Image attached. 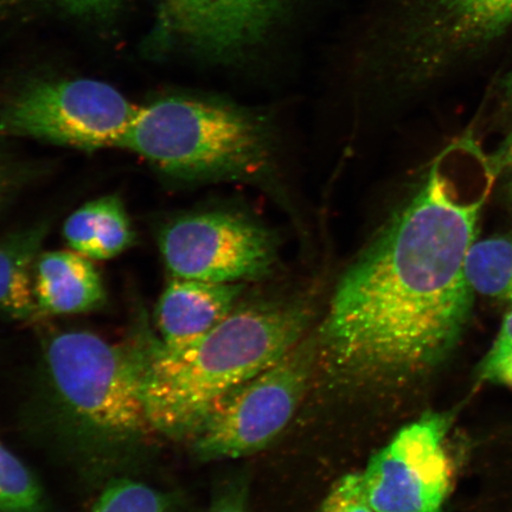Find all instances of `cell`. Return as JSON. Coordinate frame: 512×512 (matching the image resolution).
Masks as SVG:
<instances>
[{"instance_id":"cell-13","label":"cell","mask_w":512,"mask_h":512,"mask_svg":"<svg viewBox=\"0 0 512 512\" xmlns=\"http://www.w3.org/2000/svg\"><path fill=\"white\" fill-rule=\"evenodd\" d=\"M63 234L72 251L91 260L114 258L134 241L124 203L114 195L98 198L76 210L64 223Z\"/></svg>"},{"instance_id":"cell-22","label":"cell","mask_w":512,"mask_h":512,"mask_svg":"<svg viewBox=\"0 0 512 512\" xmlns=\"http://www.w3.org/2000/svg\"><path fill=\"white\" fill-rule=\"evenodd\" d=\"M209 512H249L245 501L238 494H227L213 504Z\"/></svg>"},{"instance_id":"cell-9","label":"cell","mask_w":512,"mask_h":512,"mask_svg":"<svg viewBox=\"0 0 512 512\" xmlns=\"http://www.w3.org/2000/svg\"><path fill=\"white\" fill-rule=\"evenodd\" d=\"M512 25V0H411L396 38L399 74L419 79L475 53Z\"/></svg>"},{"instance_id":"cell-8","label":"cell","mask_w":512,"mask_h":512,"mask_svg":"<svg viewBox=\"0 0 512 512\" xmlns=\"http://www.w3.org/2000/svg\"><path fill=\"white\" fill-rule=\"evenodd\" d=\"M450 416L427 413L377 452L361 473L376 512H440L452 484L445 448Z\"/></svg>"},{"instance_id":"cell-5","label":"cell","mask_w":512,"mask_h":512,"mask_svg":"<svg viewBox=\"0 0 512 512\" xmlns=\"http://www.w3.org/2000/svg\"><path fill=\"white\" fill-rule=\"evenodd\" d=\"M139 108L105 82H36L0 105V136L86 151L123 147Z\"/></svg>"},{"instance_id":"cell-1","label":"cell","mask_w":512,"mask_h":512,"mask_svg":"<svg viewBox=\"0 0 512 512\" xmlns=\"http://www.w3.org/2000/svg\"><path fill=\"white\" fill-rule=\"evenodd\" d=\"M496 176L471 139L435 160L337 284L315 336L318 361L332 375L361 386L400 384L454 348L473 303L467 254Z\"/></svg>"},{"instance_id":"cell-2","label":"cell","mask_w":512,"mask_h":512,"mask_svg":"<svg viewBox=\"0 0 512 512\" xmlns=\"http://www.w3.org/2000/svg\"><path fill=\"white\" fill-rule=\"evenodd\" d=\"M309 312L296 303L235 307L202 337L179 351L146 331L144 402L153 432L192 438L220 403L302 341Z\"/></svg>"},{"instance_id":"cell-4","label":"cell","mask_w":512,"mask_h":512,"mask_svg":"<svg viewBox=\"0 0 512 512\" xmlns=\"http://www.w3.org/2000/svg\"><path fill=\"white\" fill-rule=\"evenodd\" d=\"M146 330L114 344L88 331L61 332L46 348L57 402L83 432L110 443L153 432L144 402Z\"/></svg>"},{"instance_id":"cell-21","label":"cell","mask_w":512,"mask_h":512,"mask_svg":"<svg viewBox=\"0 0 512 512\" xmlns=\"http://www.w3.org/2000/svg\"><path fill=\"white\" fill-rule=\"evenodd\" d=\"M490 160L496 175L512 169V131L504 139V142L499 145L495 155Z\"/></svg>"},{"instance_id":"cell-18","label":"cell","mask_w":512,"mask_h":512,"mask_svg":"<svg viewBox=\"0 0 512 512\" xmlns=\"http://www.w3.org/2000/svg\"><path fill=\"white\" fill-rule=\"evenodd\" d=\"M477 379L512 389V309L505 316L488 354L480 362Z\"/></svg>"},{"instance_id":"cell-7","label":"cell","mask_w":512,"mask_h":512,"mask_svg":"<svg viewBox=\"0 0 512 512\" xmlns=\"http://www.w3.org/2000/svg\"><path fill=\"white\" fill-rule=\"evenodd\" d=\"M159 247L172 277L245 284L266 277L278 259L275 236L233 211H203L172 221Z\"/></svg>"},{"instance_id":"cell-11","label":"cell","mask_w":512,"mask_h":512,"mask_svg":"<svg viewBox=\"0 0 512 512\" xmlns=\"http://www.w3.org/2000/svg\"><path fill=\"white\" fill-rule=\"evenodd\" d=\"M243 290L245 284L172 277L156 309L164 348L179 351L200 341L234 311Z\"/></svg>"},{"instance_id":"cell-15","label":"cell","mask_w":512,"mask_h":512,"mask_svg":"<svg viewBox=\"0 0 512 512\" xmlns=\"http://www.w3.org/2000/svg\"><path fill=\"white\" fill-rule=\"evenodd\" d=\"M465 267L473 292L512 304V236L476 241Z\"/></svg>"},{"instance_id":"cell-12","label":"cell","mask_w":512,"mask_h":512,"mask_svg":"<svg viewBox=\"0 0 512 512\" xmlns=\"http://www.w3.org/2000/svg\"><path fill=\"white\" fill-rule=\"evenodd\" d=\"M34 292L40 316L79 315L105 304L104 283L91 259L74 251L41 253Z\"/></svg>"},{"instance_id":"cell-19","label":"cell","mask_w":512,"mask_h":512,"mask_svg":"<svg viewBox=\"0 0 512 512\" xmlns=\"http://www.w3.org/2000/svg\"><path fill=\"white\" fill-rule=\"evenodd\" d=\"M319 512H376L364 491L361 473H350L339 479Z\"/></svg>"},{"instance_id":"cell-20","label":"cell","mask_w":512,"mask_h":512,"mask_svg":"<svg viewBox=\"0 0 512 512\" xmlns=\"http://www.w3.org/2000/svg\"><path fill=\"white\" fill-rule=\"evenodd\" d=\"M31 2L55 6L76 15H95L113 9L119 0H31Z\"/></svg>"},{"instance_id":"cell-16","label":"cell","mask_w":512,"mask_h":512,"mask_svg":"<svg viewBox=\"0 0 512 512\" xmlns=\"http://www.w3.org/2000/svg\"><path fill=\"white\" fill-rule=\"evenodd\" d=\"M41 485L27 466L0 443V512H43Z\"/></svg>"},{"instance_id":"cell-3","label":"cell","mask_w":512,"mask_h":512,"mask_svg":"<svg viewBox=\"0 0 512 512\" xmlns=\"http://www.w3.org/2000/svg\"><path fill=\"white\" fill-rule=\"evenodd\" d=\"M123 149L184 181H266L275 165L267 118L227 102L183 96L140 107Z\"/></svg>"},{"instance_id":"cell-24","label":"cell","mask_w":512,"mask_h":512,"mask_svg":"<svg viewBox=\"0 0 512 512\" xmlns=\"http://www.w3.org/2000/svg\"><path fill=\"white\" fill-rule=\"evenodd\" d=\"M505 88L510 96H512V72L508 76L507 82H505Z\"/></svg>"},{"instance_id":"cell-14","label":"cell","mask_w":512,"mask_h":512,"mask_svg":"<svg viewBox=\"0 0 512 512\" xmlns=\"http://www.w3.org/2000/svg\"><path fill=\"white\" fill-rule=\"evenodd\" d=\"M46 223L18 230L0 241V313L19 320L40 317L34 292V270Z\"/></svg>"},{"instance_id":"cell-6","label":"cell","mask_w":512,"mask_h":512,"mask_svg":"<svg viewBox=\"0 0 512 512\" xmlns=\"http://www.w3.org/2000/svg\"><path fill=\"white\" fill-rule=\"evenodd\" d=\"M318 362L315 336L229 394L192 437L202 460L233 459L270 445L291 421Z\"/></svg>"},{"instance_id":"cell-17","label":"cell","mask_w":512,"mask_h":512,"mask_svg":"<svg viewBox=\"0 0 512 512\" xmlns=\"http://www.w3.org/2000/svg\"><path fill=\"white\" fill-rule=\"evenodd\" d=\"M92 512H175L168 496L132 479H118L107 486Z\"/></svg>"},{"instance_id":"cell-10","label":"cell","mask_w":512,"mask_h":512,"mask_svg":"<svg viewBox=\"0 0 512 512\" xmlns=\"http://www.w3.org/2000/svg\"><path fill=\"white\" fill-rule=\"evenodd\" d=\"M293 0H162L170 34L216 60L233 61L258 47Z\"/></svg>"},{"instance_id":"cell-23","label":"cell","mask_w":512,"mask_h":512,"mask_svg":"<svg viewBox=\"0 0 512 512\" xmlns=\"http://www.w3.org/2000/svg\"><path fill=\"white\" fill-rule=\"evenodd\" d=\"M14 181V174H12L10 166L0 159V209L9 198Z\"/></svg>"}]
</instances>
